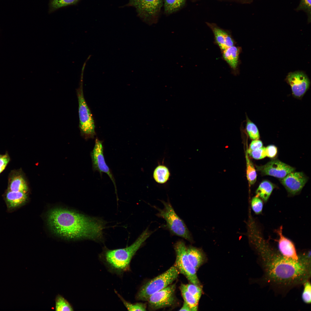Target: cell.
<instances>
[{"instance_id": "6da1fadb", "label": "cell", "mask_w": 311, "mask_h": 311, "mask_svg": "<svg viewBox=\"0 0 311 311\" xmlns=\"http://www.w3.org/2000/svg\"><path fill=\"white\" fill-rule=\"evenodd\" d=\"M257 232L250 239L263 270L262 279L276 291L285 293L309 280L311 252L302 253L297 260L286 258L271 247Z\"/></svg>"}, {"instance_id": "7a4b0ae2", "label": "cell", "mask_w": 311, "mask_h": 311, "mask_svg": "<svg viewBox=\"0 0 311 311\" xmlns=\"http://www.w3.org/2000/svg\"><path fill=\"white\" fill-rule=\"evenodd\" d=\"M48 223L56 234L69 239L101 238L104 228L101 221L69 210L56 208L48 216Z\"/></svg>"}, {"instance_id": "3957f363", "label": "cell", "mask_w": 311, "mask_h": 311, "mask_svg": "<svg viewBox=\"0 0 311 311\" xmlns=\"http://www.w3.org/2000/svg\"><path fill=\"white\" fill-rule=\"evenodd\" d=\"M153 233L147 228L129 246L113 250L104 248L99 255L100 260L110 273L122 277L125 273L131 270L130 263L132 258Z\"/></svg>"}, {"instance_id": "277c9868", "label": "cell", "mask_w": 311, "mask_h": 311, "mask_svg": "<svg viewBox=\"0 0 311 311\" xmlns=\"http://www.w3.org/2000/svg\"><path fill=\"white\" fill-rule=\"evenodd\" d=\"M179 274L174 264L164 272L143 285L136 295V300L147 301L152 294L172 284Z\"/></svg>"}, {"instance_id": "5b68a950", "label": "cell", "mask_w": 311, "mask_h": 311, "mask_svg": "<svg viewBox=\"0 0 311 311\" xmlns=\"http://www.w3.org/2000/svg\"><path fill=\"white\" fill-rule=\"evenodd\" d=\"M161 202L164 206L163 209L154 206L158 211L157 216L165 220L167 228L173 235L193 242L192 237L187 227L183 221L176 214L170 202Z\"/></svg>"}, {"instance_id": "8992f818", "label": "cell", "mask_w": 311, "mask_h": 311, "mask_svg": "<svg viewBox=\"0 0 311 311\" xmlns=\"http://www.w3.org/2000/svg\"><path fill=\"white\" fill-rule=\"evenodd\" d=\"M163 5L162 0H130L124 6L134 7L138 17L151 25L157 23Z\"/></svg>"}, {"instance_id": "52a82bcc", "label": "cell", "mask_w": 311, "mask_h": 311, "mask_svg": "<svg viewBox=\"0 0 311 311\" xmlns=\"http://www.w3.org/2000/svg\"><path fill=\"white\" fill-rule=\"evenodd\" d=\"M187 247L183 240H179L175 243L174 249L176 260L174 265L179 273L185 276L191 283L201 286L196 274V270L188 259Z\"/></svg>"}, {"instance_id": "ba28073f", "label": "cell", "mask_w": 311, "mask_h": 311, "mask_svg": "<svg viewBox=\"0 0 311 311\" xmlns=\"http://www.w3.org/2000/svg\"><path fill=\"white\" fill-rule=\"evenodd\" d=\"M78 102L79 128L82 135L87 139L93 138L96 134L94 121L85 99L81 85L77 90Z\"/></svg>"}, {"instance_id": "9c48e42d", "label": "cell", "mask_w": 311, "mask_h": 311, "mask_svg": "<svg viewBox=\"0 0 311 311\" xmlns=\"http://www.w3.org/2000/svg\"><path fill=\"white\" fill-rule=\"evenodd\" d=\"M176 289L175 284H171L151 295L147 301L149 309L156 310L174 306L177 300Z\"/></svg>"}, {"instance_id": "30bf717a", "label": "cell", "mask_w": 311, "mask_h": 311, "mask_svg": "<svg viewBox=\"0 0 311 311\" xmlns=\"http://www.w3.org/2000/svg\"><path fill=\"white\" fill-rule=\"evenodd\" d=\"M90 156L93 171H98L101 176L103 172L106 173L113 183L117 194V188L115 179L105 160L102 141L97 138L95 139L94 146L93 150L90 153Z\"/></svg>"}, {"instance_id": "8fae6325", "label": "cell", "mask_w": 311, "mask_h": 311, "mask_svg": "<svg viewBox=\"0 0 311 311\" xmlns=\"http://www.w3.org/2000/svg\"><path fill=\"white\" fill-rule=\"evenodd\" d=\"M286 80L291 87L293 96L298 99L303 96L310 86L309 79L305 74L301 71L289 73Z\"/></svg>"}, {"instance_id": "7c38bea8", "label": "cell", "mask_w": 311, "mask_h": 311, "mask_svg": "<svg viewBox=\"0 0 311 311\" xmlns=\"http://www.w3.org/2000/svg\"><path fill=\"white\" fill-rule=\"evenodd\" d=\"M257 170L263 175L272 176L280 179L295 171V168L277 159H273L266 164L256 166Z\"/></svg>"}, {"instance_id": "4fadbf2b", "label": "cell", "mask_w": 311, "mask_h": 311, "mask_svg": "<svg viewBox=\"0 0 311 311\" xmlns=\"http://www.w3.org/2000/svg\"><path fill=\"white\" fill-rule=\"evenodd\" d=\"M280 179L281 183L288 193L295 195L301 191L308 179L303 172L294 171Z\"/></svg>"}, {"instance_id": "5bb4252c", "label": "cell", "mask_w": 311, "mask_h": 311, "mask_svg": "<svg viewBox=\"0 0 311 311\" xmlns=\"http://www.w3.org/2000/svg\"><path fill=\"white\" fill-rule=\"evenodd\" d=\"M206 23L212 31L215 43L221 52L235 45V41L229 31L221 28L214 23L206 22Z\"/></svg>"}, {"instance_id": "9a60e30c", "label": "cell", "mask_w": 311, "mask_h": 311, "mask_svg": "<svg viewBox=\"0 0 311 311\" xmlns=\"http://www.w3.org/2000/svg\"><path fill=\"white\" fill-rule=\"evenodd\" d=\"M279 238L278 240L279 252L283 256L291 259L297 260L301 257L302 253L298 254L292 242L282 234V227L276 230Z\"/></svg>"}, {"instance_id": "2e32d148", "label": "cell", "mask_w": 311, "mask_h": 311, "mask_svg": "<svg viewBox=\"0 0 311 311\" xmlns=\"http://www.w3.org/2000/svg\"><path fill=\"white\" fill-rule=\"evenodd\" d=\"M241 51V48L240 47L234 45L221 52L223 60L235 73L238 71Z\"/></svg>"}, {"instance_id": "e0dca14e", "label": "cell", "mask_w": 311, "mask_h": 311, "mask_svg": "<svg viewBox=\"0 0 311 311\" xmlns=\"http://www.w3.org/2000/svg\"><path fill=\"white\" fill-rule=\"evenodd\" d=\"M27 199V193L8 190L5 200L8 208L13 209L23 205Z\"/></svg>"}, {"instance_id": "ac0fdd59", "label": "cell", "mask_w": 311, "mask_h": 311, "mask_svg": "<svg viewBox=\"0 0 311 311\" xmlns=\"http://www.w3.org/2000/svg\"><path fill=\"white\" fill-rule=\"evenodd\" d=\"M187 253L189 261L197 270L205 260V257L200 249L190 246L187 247Z\"/></svg>"}, {"instance_id": "d6986e66", "label": "cell", "mask_w": 311, "mask_h": 311, "mask_svg": "<svg viewBox=\"0 0 311 311\" xmlns=\"http://www.w3.org/2000/svg\"><path fill=\"white\" fill-rule=\"evenodd\" d=\"M164 13L167 15L175 13L185 5L187 0H162Z\"/></svg>"}, {"instance_id": "ffe728a7", "label": "cell", "mask_w": 311, "mask_h": 311, "mask_svg": "<svg viewBox=\"0 0 311 311\" xmlns=\"http://www.w3.org/2000/svg\"><path fill=\"white\" fill-rule=\"evenodd\" d=\"M274 188V185L267 180L262 181L256 191V196L265 202L268 200Z\"/></svg>"}, {"instance_id": "44dd1931", "label": "cell", "mask_w": 311, "mask_h": 311, "mask_svg": "<svg viewBox=\"0 0 311 311\" xmlns=\"http://www.w3.org/2000/svg\"><path fill=\"white\" fill-rule=\"evenodd\" d=\"M8 190L27 193L28 187L24 178L21 175H18L14 176L12 179L8 187Z\"/></svg>"}, {"instance_id": "7402d4cb", "label": "cell", "mask_w": 311, "mask_h": 311, "mask_svg": "<svg viewBox=\"0 0 311 311\" xmlns=\"http://www.w3.org/2000/svg\"><path fill=\"white\" fill-rule=\"evenodd\" d=\"M179 289L184 301L189 306L191 311L198 310L199 301L188 291L186 285L181 284Z\"/></svg>"}, {"instance_id": "603a6c76", "label": "cell", "mask_w": 311, "mask_h": 311, "mask_svg": "<svg viewBox=\"0 0 311 311\" xmlns=\"http://www.w3.org/2000/svg\"><path fill=\"white\" fill-rule=\"evenodd\" d=\"M170 173L168 168L165 166L160 165L155 169L153 177L155 181L159 183L163 184L168 180Z\"/></svg>"}, {"instance_id": "cb8c5ba5", "label": "cell", "mask_w": 311, "mask_h": 311, "mask_svg": "<svg viewBox=\"0 0 311 311\" xmlns=\"http://www.w3.org/2000/svg\"><path fill=\"white\" fill-rule=\"evenodd\" d=\"M246 166V177L249 184H254L256 181L257 173L253 164L249 157L246 151L245 153Z\"/></svg>"}, {"instance_id": "d4e9b609", "label": "cell", "mask_w": 311, "mask_h": 311, "mask_svg": "<svg viewBox=\"0 0 311 311\" xmlns=\"http://www.w3.org/2000/svg\"><path fill=\"white\" fill-rule=\"evenodd\" d=\"M115 292L122 302L125 306L128 311H146L147 306L145 304L142 303H136L132 304L125 300L123 297L117 293L116 291Z\"/></svg>"}, {"instance_id": "484cf974", "label": "cell", "mask_w": 311, "mask_h": 311, "mask_svg": "<svg viewBox=\"0 0 311 311\" xmlns=\"http://www.w3.org/2000/svg\"><path fill=\"white\" fill-rule=\"evenodd\" d=\"M55 309L57 311H72L73 308L70 303L62 296L58 295L55 300Z\"/></svg>"}, {"instance_id": "4316f807", "label": "cell", "mask_w": 311, "mask_h": 311, "mask_svg": "<svg viewBox=\"0 0 311 311\" xmlns=\"http://www.w3.org/2000/svg\"><path fill=\"white\" fill-rule=\"evenodd\" d=\"M80 0H50L49 12H52L63 7L75 4Z\"/></svg>"}, {"instance_id": "83f0119b", "label": "cell", "mask_w": 311, "mask_h": 311, "mask_svg": "<svg viewBox=\"0 0 311 311\" xmlns=\"http://www.w3.org/2000/svg\"><path fill=\"white\" fill-rule=\"evenodd\" d=\"M246 119V129L250 138L253 140L259 139L260 135L257 126L250 120L247 116Z\"/></svg>"}, {"instance_id": "f1b7e54d", "label": "cell", "mask_w": 311, "mask_h": 311, "mask_svg": "<svg viewBox=\"0 0 311 311\" xmlns=\"http://www.w3.org/2000/svg\"><path fill=\"white\" fill-rule=\"evenodd\" d=\"M297 12L302 11L304 12L307 16L308 23L311 20V0H300L299 4L295 9Z\"/></svg>"}, {"instance_id": "f546056e", "label": "cell", "mask_w": 311, "mask_h": 311, "mask_svg": "<svg viewBox=\"0 0 311 311\" xmlns=\"http://www.w3.org/2000/svg\"><path fill=\"white\" fill-rule=\"evenodd\" d=\"M186 286L189 293L199 301L202 293V286L191 283L186 284Z\"/></svg>"}, {"instance_id": "4dcf8cb0", "label": "cell", "mask_w": 311, "mask_h": 311, "mask_svg": "<svg viewBox=\"0 0 311 311\" xmlns=\"http://www.w3.org/2000/svg\"><path fill=\"white\" fill-rule=\"evenodd\" d=\"M304 289L302 294V299L304 302L307 304L311 303V286L309 280L306 281L303 284Z\"/></svg>"}, {"instance_id": "1f68e13d", "label": "cell", "mask_w": 311, "mask_h": 311, "mask_svg": "<svg viewBox=\"0 0 311 311\" xmlns=\"http://www.w3.org/2000/svg\"><path fill=\"white\" fill-rule=\"evenodd\" d=\"M252 208L256 214H259L262 212L263 208L262 201L259 197L256 196L253 197L251 201Z\"/></svg>"}, {"instance_id": "d6a6232c", "label": "cell", "mask_w": 311, "mask_h": 311, "mask_svg": "<svg viewBox=\"0 0 311 311\" xmlns=\"http://www.w3.org/2000/svg\"><path fill=\"white\" fill-rule=\"evenodd\" d=\"M248 154L255 159H261L266 156L265 147H262L259 149L254 150H246Z\"/></svg>"}, {"instance_id": "836d02e7", "label": "cell", "mask_w": 311, "mask_h": 311, "mask_svg": "<svg viewBox=\"0 0 311 311\" xmlns=\"http://www.w3.org/2000/svg\"><path fill=\"white\" fill-rule=\"evenodd\" d=\"M266 156L271 158H274L277 155V149L274 145H270L265 147Z\"/></svg>"}, {"instance_id": "e575fe53", "label": "cell", "mask_w": 311, "mask_h": 311, "mask_svg": "<svg viewBox=\"0 0 311 311\" xmlns=\"http://www.w3.org/2000/svg\"><path fill=\"white\" fill-rule=\"evenodd\" d=\"M9 160V157L7 155H3L0 157V173L5 169Z\"/></svg>"}, {"instance_id": "d590c367", "label": "cell", "mask_w": 311, "mask_h": 311, "mask_svg": "<svg viewBox=\"0 0 311 311\" xmlns=\"http://www.w3.org/2000/svg\"><path fill=\"white\" fill-rule=\"evenodd\" d=\"M263 146V143L259 139L254 140L250 143L248 149L251 151L255 150L261 148Z\"/></svg>"}, {"instance_id": "8d00e7d4", "label": "cell", "mask_w": 311, "mask_h": 311, "mask_svg": "<svg viewBox=\"0 0 311 311\" xmlns=\"http://www.w3.org/2000/svg\"><path fill=\"white\" fill-rule=\"evenodd\" d=\"M179 311H191L189 306L184 301L183 305Z\"/></svg>"}, {"instance_id": "74e56055", "label": "cell", "mask_w": 311, "mask_h": 311, "mask_svg": "<svg viewBox=\"0 0 311 311\" xmlns=\"http://www.w3.org/2000/svg\"><path fill=\"white\" fill-rule=\"evenodd\" d=\"M193 1L197 0H192ZM243 4H250L253 2L254 0H233Z\"/></svg>"}, {"instance_id": "f35d334b", "label": "cell", "mask_w": 311, "mask_h": 311, "mask_svg": "<svg viewBox=\"0 0 311 311\" xmlns=\"http://www.w3.org/2000/svg\"><path fill=\"white\" fill-rule=\"evenodd\" d=\"M3 155H0V157L2 156Z\"/></svg>"}]
</instances>
